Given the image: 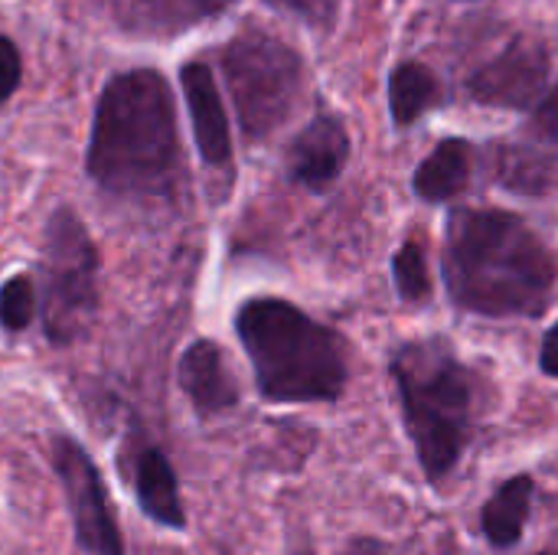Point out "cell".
Wrapping results in <instances>:
<instances>
[{
  "label": "cell",
  "mask_w": 558,
  "mask_h": 555,
  "mask_svg": "<svg viewBox=\"0 0 558 555\" xmlns=\"http://www.w3.org/2000/svg\"><path fill=\"white\" fill-rule=\"evenodd\" d=\"M441 265L451 301L481 317L543 314L558 278L553 252L507 209L451 213Z\"/></svg>",
  "instance_id": "obj_1"
},
{
  "label": "cell",
  "mask_w": 558,
  "mask_h": 555,
  "mask_svg": "<svg viewBox=\"0 0 558 555\" xmlns=\"http://www.w3.org/2000/svg\"><path fill=\"white\" fill-rule=\"evenodd\" d=\"M177 167V121L167 82L150 72H124L101 92L88 173L111 193H157Z\"/></svg>",
  "instance_id": "obj_2"
},
{
  "label": "cell",
  "mask_w": 558,
  "mask_h": 555,
  "mask_svg": "<svg viewBox=\"0 0 558 555\" xmlns=\"http://www.w3.org/2000/svg\"><path fill=\"white\" fill-rule=\"evenodd\" d=\"M235 330L268 402H333L347 389L343 340L278 298L245 301Z\"/></svg>",
  "instance_id": "obj_3"
},
{
  "label": "cell",
  "mask_w": 558,
  "mask_h": 555,
  "mask_svg": "<svg viewBox=\"0 0 558 555\" xmlns=\"http://www.w3.org/2000/svg\"><path fill=\"white\" fill-rule=\"evenodd\" d=\"M392 379L418 464L432 484L461 461L474 419V376L441 340H415L392 357Z\"/></svg>",
  "instance_id": "obj_4"
},
{
  "label": "cell",
  "mask_w": 558,
  "mask_h": 555,
  "mask_svg": "<svg viewBox=\"0 0 558 555\" xmlns=\"http://www.w3.org/2000/svg\"><path fill=\"white\" fill-rule=\"evenodd\" d=\"M39 272L46 337L59 347L75 343L98 311V252L69 209H59L46 226Z\"/></svg>",
  "instance_id": "obj_5"
},
{
  "label": "cell",
  "mask_w": 558,
  "mask_h": 555,
  "mask_svg": "<svg viewBox=\"0 0 558 555\" xmlns=\"http://www.w3.org/2000/svg\"><path fill=\"white\" fill-rule=\"evenodd\" d=\"M226 79L252 137L271 134L301 92V59L268 33H245L226 49Z\"/></svg>",
  "instance_id": "obj_6"
},
{
  "label": "cell",
  "mask_w": 558,
  "mask_h": 555,
  "mask_svg": "<svg viewBox=\"0 0 558 555\" xmlns=\"http://www.w3.org/2000/svg\"><path fill=\"white\" fill-rule=\"evenodd\" d=\"M52 468L62 481L65 504L75 523V543L85 555H124V543L108 504L98 468L72 438L52 442Z\"/></svg>",
  "instance_id": "obj_7"
},
{
  "label": "cell",
  "mask_w": 558,
  "mask_h": 555,
  "mask_svg": "<svg viewBox=\"0 0 558 555\" xmlns=\"http://www.w3.org/2000/svg\"><path fill=\"white\" fill-rule=\"evenodd\" d=\"M549 82V56L539 43H513L471 79V95L494 108H533Z\"/></svg>",
  "instance_id": "obj_8"
},
{
  "label": "cell",
  "mask_w": 558,
  "mask_h": 555,
  "mask_svg": "<svg viewBox=\"0 0 558 555\" xmlns=\"http://www.w3.org/2000/svg\"><path fill=\"white\" fill-rule=\"evenodd\" d=\"M350 137L337 118L311 121L288 150V170L298 183L311 190H327L347 167Z\"/></svg>",
  "instance_id": "obj_9"
},
{
  "label": "cell",
  "mask_w": 558,
  "mask_h": 555,
  "mask_svg": "<svg viewBox=\"0 0 558 555\" xmlns=\"http://www.w3.org/2000/svg\"><path fill=\"white\" fill-rule=\"evenodd\" d=\"M180 386L199 415H219L239 402V383L229 373L216 340H196L180 357Z\"/></svg>",
  "instance_id": "obj_10"
},
{
  "label": "cell",
  "mask_w": 558,
  "mask_h": 555,
  "mask_svg": "<svg viewBox=\"0 0 558 555\" xmlns=\"http://www.w3.org/2000/svg\"><path fill=\"white\" fill-rule=\"evenodd\" d=\"M180 79H183V95L190 105L193 134H196V147H199L203 160L206 164H229V157H232L229 118H226L213 72L203 62H190L180 72Z\"/></svg>",
  "instance_id": "obj_11"
},
{
  "label": "cell",
  "mask_w": 558,
  "mask_h": 555,
  "mask_svg": "<svg viewBox=\"0 0 558 555\" xmlns=\"http://www.w3.org/2000/svg\"><path fill=\"white\" fill-rule=\"evenodd\" d=\"M134 494H137L141 510L154 523H160L167 530H183L186 527L177 474H173L170 461L163 458V451H157V448L137 451V461H134Z\"/></svg>",
  "instance_id": "obj_12"
},
{
  "label": "cell",
  "mask_w": 558,
  "mask_h": 555,
  "mask_svg": "<svg viewBox=\"0 0 558 555\" xmlns=\"http://www.w3.org/2000/svg\"><path fill=\"white\" fill-rule=\"evenodd\" d=\"M533 491H536L533 478L520 474V478H510L507 484H500L497 494L484 504L481 527H484V536L490 540V546L510 550L520 543L523 527L533 510Z\"/></svg>",
  "instance_id": "obj_13"
},
{
  "label": "cell",
  "mask_w": 558,
  "mask_h": 555,
  "mask_svg": "<svg viewBox=\"0 0 558 555\" xmlns=\"http://www.w3.org/2000/svg\"><path fill=\"white\" fill-rule=\"evenodd\" d=\"M471 164H474V154H471V144L468 141H441L415 170V193L428 203H445L451 196H458L468 180H471Z\"/></svg>",
  "instance_id": "obj_14"
},
{
  "label": "cell",
  "mask_w": 558,
  "mask_h": 555,
  "mask_svg": "<svg viewBox=\"0 0 558 555\" xmlns=\"http://www.w3.org/2000/svg\"><path fill=\"white\" fill-rule=\"evenodd\" d=\"M438 101V79L418 65V62H402L392 79H389V108L396 124H412L418 121L432 105Z\"/></svg>",
  "instance_id": "obj_15"
},
{
  "label": "cell",
  "mask_w": 558,
  "mask_h": 555,
  "mask_svg": "<svg viewBox=\"0 0 558 555\" xmlns=\"http://www.w3.org/2000/svg\"><path fill=\"white\" fill-rule=\"evenodd\" d=\"M392 278H396V288L402 294V301L409 304H418L432 294V275H428V262H425V252L418 242H405L396 258H392Z\"/></svg>",
  "instance_id": "obj_16"
},
{
  "label": "cell",
  "mask_w": 558,
  "mask_h": 555,
  "mask_svg": "<svg viewBox=\"0 0 558 555\" xmlns=\"http://www.w3.org/2000/svg\"><path fill=\"white\" fill-rule=\"evenodd\" d=\"M33 317H36V288L26 275H16L0 288V327L16 334L26 330Z\"/></svg>",
  "instance_id": "obj_17"
},
{
  "label": "cell",
  "mask_w": 558,
  "mask_h": 555,
  "mask_svg": "<svg viewBox=\"0 0 558 555\" xmlns=\"http://www.w3.org/2000/svg\"><path fill=\"white\" fill-rule=\"evenodd\" d=\"M500 173H504V183L513 186V190L539 193V190H546V183H549V167L543 164V157L520 154V150H507V154H504Z\"/></svg>",
  "instance_id": "obj_18"
},
{
  "label": "cell",
  "mask_w": 558,
  "mask_h": 555,
  "mask_svg": "<svg viewBox=\"0 0 558 555\" xmlns=\"http://www.w3.org/2000/svg\"><path fill=\"white\" fill-rule=\"evenodd\" d=\"M533 131H536L543 141H549V144H556L558 147V85L539 101L536 118H533Z\"/></svg>",
  "instance_id": "obj_19"
},
{
  "label": "cell",
  "mask_w": 558,
  "mask_h": 555,
  "mask_svg": "<svg viewBox=\"0 0 558 555\" xmlns=\"http://www.w3.org/2000/svg\"><path fill=\"white\" fill-rule=\"evenodd\" d=\"M16 82H20V56H16V46L0 36V101L16 88Z\"/></svg>",
  "instance_id": "obj_20"
},
{
  "label": "cell",
  "mask_w": 558,
  "mask_h": 555,
  "mask_svg": "<svg viewBox=\"0 0 558 555\" xmlns=\"http://www.w3.org/2000/svg\"><path fill=\"white\" fill-rule=\"evenodd\" d=\"M539 366H543V373H546V376L558 379V321L549 327V330H546V337H543Z\"/></svg>",
  "instance_id": "obj_21"
},
{
  "label": "cell",
  "mask_w": 558,
  "mask_h": 555,
  "mask_svg": "<svg viewBox=\"0 0 558 555\" xmlns=\"http://www.w3.org/2000/svg\"><path fill=\"white\" fill-rule=\"evenodd\" d=\"M271 3H278V7H291V10L304 13L307 20H324V16L333 10V3H337V0H271Z\"/></svg>",
  "instance_id": "obj_22"
},
{
  "label": "cell",
  "mask_w": 558,
  "mask_h": 555,
  "mask_svg": "<svg viewBox=\"0 0 558 555\" xmlns=\"http://www.w3.org/2000/svg\"><path fill=\"white\" fill-rule=\"evenodd\" d=\"M340 555H389L386 553V546L383 543H376V540H353L347 550Z\"/></svg>",
  "instance_id": "obj_23"
},
{
  "label": "cell",
  "mask_w": 558,
  "mask_h": 555,
  "mask_svg": "<svg viewBox=\"0 0 558 555\" xmlns=\"http://www.w3.org/2000/svg\"><path fill=\"white\" fill-rule=\"evenodd\" d=\"M539 555H558V550H546V553H539Z\"/></svg>",
  "instance_id": "obj_24"
}]
</instances>
